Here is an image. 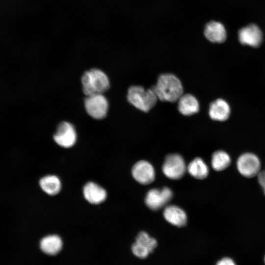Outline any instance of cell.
Returning a JSON list of instances; mask_svg holds the SVG:
<instances>
[{"instance_id":"cell-20","label":"cell","mask_w":265,"mask_h":265,"mask_svg":"<svg viewBox=\"0 0 265 265\" xmlns=\"http://www.w3.org/2000/svg\"><path fill=\"white\" fill-rule=\"evenodd\" d=\"M231 157L227 152L218 150L213 153L211 164L214 170L220 171L228 167L231 164Z\"/></svg>"},{"instance_id":"cell-24","label":"cell","mask_w":265,"mask_h":265,"mask_svg":"<svg viewBox=\"0 0 265 265\" xmlns=\"http://www.w3.org/2000/svg\"><path fill=\"white\" fill-rule=\"evenodd\" d=\"M264 171H265V170Z\"/></svg>"},{"instance_id":"cell-6","label":"cell","mask_w":265,"mask_h":265,"mask_svg":"<svg viewBox=\"0 0 265 265\" xmlns=\"http://www.w3.org/2000/svg\"><path fill=\"white\" fill-rule=\"evenodd\" d=\"M84 106L87 113L92 118L101 119L107 114L108 104L103 94H95L86 96Z\"/></svg>"},{"instance_id":"cell-8","label":"cell","mask_w":265,"mask_h":265,"mask_svg":"<svg viewBox=\"0 0 265 265\" xmlns=\"http://www.w3.org/2000/svg\"><path fill=\"white\" fill-rule=\"evenodd\" d=\"M53 139L61 147H72L77 140V134L74 126L67 122H61L57 126Z\"/></svg>"},{"instance_id":"cell-15","label":"cell","mask_w":265,"mask_h":265,"mask_svg":"<svg viewBox=\"0 0 265 265\" xmlns=\"http://www.w3.org/2000/svg\"><path fill=\"white\" fill-rule=\"evenodd\" d=\"M164 217L170 224L177 227L185 226L187 221L186 212L175 205L167 206L163 211Z\"/></svg>"},{"instance_id":"cell-7","label":"cell","mask_w":265,"mask_h":265,"mask_svg":"<svg viewBox=\"0 0 265 265\" xmlns=\"http://www.w3.org/2000/svg\"><path fill=\"white\" fill-rule=\"evenodd\" d=\"M172 197V192L167 187L161 189L153 188L147 192L145 202L148 208L156 211L167 204Z\"/></svg>"},{"instance_id":"cell-1","label":"cell","mask_w":265,"mask_h":265,"mask_svg":"<svg viewBox=\"0 0 265 265\" xmlns=\"http://www.w3.org/2000/svg\"><path fill=\"white\" fill-rule=\"evenodd\" d=\"M152 89L158 99L163 102L173 103L178 101L183 94V87L180 80L174 75L161 74Z\"/></svg>"},{"instance_id":"cell-5","label":"cell","mask_w":265,"mask_h":265,"mask_svg":"<svg viewBox=\"0 0 265 265\" xmlns=\"http://www.w3.org/2000/svg\"><path fill=\"white\" fill-rule=\"evenodd\" d=\"M186 167L183 158L179 154L167 155L162 165L164 175L172 180H177L185 174Z\"/></svg>"},{"instance_id":"cell-22","label":"cell","mask_w":265,"mask_h":265,"mask_svg":"<svg viewBox=\"0 0 265 265\" xmlns=\"http://www.w3.org/2000/svg\"><path fill=\"white\" fill-rule=\"evenodd\" d=\"M216 265H237L235 262L229 257H224L219 260Z\"/></svg>"},{"instance_id":"cell-4","label":"cell","mask_w":265,"mask_h":265,"mask_svg":"<svg viewBox=\"0 0 265 265\" xmlns=\"http://www.w3.org/2000/svg\"><path fill=\"white\" fill-rule=\"evenodd\" d=\"M261 162L256 154L246 152L241 154L236 161V167L238 173L248 178L257 176L261 171Z\"/></svg>"},{"instance_id":"cell-2","label":"cell","mask_w":265,"mask_h":265,"mask_svg":"<svg viewBox=\"0 0 265 265\" xmlns=\"http://www.w3.org/2000/svg\"><path fill=\"white\" fill-rule=\"evenodd\" d=\"M82 90L86 96L103 94L109 87V81L106 74L97 69L86 71L81 77Z\"/></svg>"},{"instance_id":"cell-17","label":"cell","mask_w":265,"mask_h":265,"mask_svg":"<svg viewBox=\"0 0 265 265\" xmlns=\"http://www.w3.org/2000/svg\"><path fill=\"white\" fill-rule=\"evenodd\" d=\"M157 244L155 238L151 237L146 232L141 231L137 235L133 245L142 252L149 254L154 251Z\"/></svg>"},{"instance_id":"cell-16","label":"cell","mask_w":265,"mask_h":265,"mask_svg":"<svg viewBox=\"0 0 265 265\" xmlns=\"http://www.w3.org/2000/svg\"><path fill=\"white\" fill-rule=\"evenodd\" d=\"M40 245L41 249L45 253L53 255L60 251L62 242L59 236L54 235H49L41 239Z\"/></svg>"},{"instance_id":"cell-9","label":"cell","mask_w":265,"mask_h":265,"mask_svg":"<svg viewBox=\"0 0 265 265\" xmlns=\"http://www.w3.org/2000/svg\"><path fill=\"white\" fill-rule=\"evenodd\" d=\"M132 175L136 181L142 185L152 183L155 177L153 166L146 160H140L133 165Z\"/></svg>"},{"instance_id":"cell-23","label":"cell","mask_w":265,"mask_h":265,"mask_svg":"<svg viewBox=\"0 0 265 265\" xmlns=\"http://www.w3.org/2000/svg\"><path fill=\"white\" fill-rule=\"evenodd\" d=\"M264 261H265V258H264Z\"/></svg>"},{"instance_id":"cell-19","label":"cell","mask_w":265,"mask_h":265,"mask_svg":"<svg viewBox=\"0 0 265 265\" xmlns=\"http://www.w3.org/2000/svg\"><path fill=\"white\" fill-rule=\"evenodd\" d=\"M42 190L50 195L57 194L61 189V182L59 178L54 175L46 176L39 181Z\"/></svg>"},{"instance_id":"cell-12","label":"cell","mask_w":265,"mask_h":265,"mask_svg":"<svg viewBox=\"0 0 265 265\" xmlns=\"http://www.w3.org/2000/svg\"><path fill=\"white\" fill-rule=\"evenodd\" d=\"M230 111L228 103L223 99H218L210 104L209 114L213 120L224 121L228 118Z\"/></svg>"},{"instance_id":"cell-3","label":"cell","mask_w":265,"mask_h":265,"mask_svg":"<svg viewBox=\"0 0 265 265\" xmlns=\"http://www.w3.org/2000/svg\"><path fill=\"white\" fill-rule=\"evenodd\" d=\"M127 99L135 107L148 112L156 105L158 99L152 88L145 89L141 86H132L128 91Z\"/></svg>"},{"instance_id":"cell-21","label":"cell","mask_w":265,"mask_h":265,"mask_svg":"<svg viewBox=\"0 0 265 265\" xmlns=\"http://www.w3.org/2000/svg\"><path fill=\"white\" fill-rule=\"evenodd\" d=\"M258 179V181L262 187L263 192L265 195V171H261L258 175L257 176Z\"/></svg>"},{"instance_id":"cell-14","label":"cell","mask_w":265,"mask_h":265,"mask_svg":"<svg viewBox=\"0 0 265 265\" xmlns=\"http://www.w3.org/2000/svg\"><path fill=\"white\" fill-rule=\"evenodd\" d=\"M178 108L182 114L190 116L199 111V104L192 94H183L178 100Z\"/></svg>"},{"instance_id":"cell-11","label":"cell","mask_w":265,"mask_h":265,"mask_svg":"<svg viewBox=\"0 0 265 265\" xmlns=\"http://www.w3.org/2000/svg\"><path fill=\"white\" fill-rule=\"evenodd\" d=\"M83 193L85 199L92 204H99L106 198V192L103 187L93 182L87 183L84 186Z\"/></svg>"},{"instance_id":"cell-13","label":"cell","mask_w":265,"mask_h":265,"mask_svg":"<svg viewBox=\"0 0 265 265\" xmlns=\"http://www.w3.org/2000/svg\"><path fill=\"white\" fill-rule=\"evenodd\" d=\"M204 34L208 40L213 43H221L226 38V32L224 26L215 21H212L207 24Z\"/></svg>"},{"instance_id":"cell-18","label":"cell","mask_w":265,"mask_h":265,"mask_svg":"<svg viewBox=\"0 0 265 265\" xmlns=\"http://www.w3.org/2000/svg\"><path fill=\"white\" fill-rule=\"evenodd\" d=\"M190 175L197 179H204L209 174V168L207 165L200 158H196L192 160L186 168Z\"/></svg>"},{"instance_id":"cell-10","label":"cell","mask_w":265,"mask_h":265,"mask_svg":"<svg viewBox=\"0 0 265 265\" xmlns=\"http://www.w3.org/2000/svg\"><path fill=\"white\" fill-rule=\"evenodd\" d=\"M238 39L242 44L257 47L262 42L263 34L258 26L251 24L240 29Z\"/></svg>"}]
</instances>
